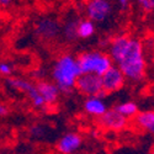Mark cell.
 <instances>
[{"label":"cell","instance_id":"10","mask_svg":"<svg viewBox=\"0 0 154 154\" xmlns=\"http://www.w3.org/2000/svg\"><path fill=\"white\" fill-rule=\"evenodd\" d=\"M130 40L131 37H128L126 35H121V36H116L113 40L110 42V46H109V56L110 58L112 59V62L115 64H117L123 54L126 53V51L128 48V43H130Z\"/></svg>","mask_w":154,"mask_h":154},{"label":"cell","instance_id":"4","mask_svg":"<svg viewBox=\"0 0 154 154\" xmlns=\"http://www.w3.org/2000/svg\"><path fill=\"white\" fill-rule=\"evenodd\" d=\"M75 89L80 94L85 96H99V97H105L107 94L102 90V84H101V76L96 74L90 73H83L80 76L76 79Z\"/></svg>","mask_w":154,"mask_h":154},{"label":"cell","instance_id":"12","mask_svg":"<svg viewBox=\"0 0 154 154\" xmlns=\"http://www.w3.org/2000/svg\"><path fill=\"white\" fill-rule=\"evenodd\" d=\"M82 143V137L76 133H68L66 136H63L62 139L58 142V150L63 154H69L74 152L75 149H78Z\"/></svg>","mask_w":154,"mask_h":154},{"label":"cell","instance_id":"5","mask_svg":"<svg viewBox=\"0 0 154 154\" xmlns=\"http://www.w3.org/2000/svg\"><path fill=\"white\" fill-rule=\"evenodd\" d=\"M8 84L12 88L15 89V90H19V91H22L25 93L31 100L32 105L35 107H38V109H43L46 107V102L45 100L42 99V96L40 95L37 90V86L36 84L26 80V79H22V78H14V76H10L8 78Z\"/></svg>","mask_w":154,"mask_h":154},{"label":"cell","instance_id":"13","mask_svg":"<svg viewBox=\"0 0 154 154\" xmlns=\"http://www.w3.org/2000/svg\"><path fill=\"white\" fill-rule=\"evenodd\" d=\"M84 109L88 113L94 115V116H97V117L101 116L107 110L105 102L99 96H89L84 102Z\"/></svg>","mask_w":154,"mask_h":154},{"label":"cell","instance_id":"25","mask_svg":"<svg viewBox=\"0 0 154 154\" xmlns=\"http://www.w3.org/2000/svg\"><path fill=\"white\" fill-rule=\"evenodd\" d=\"M153 154H154V150H153Z\"/></svg>","mask_w":154,"mask_h":154},{"label":"cell","instance_id":"8","mask_svg":"<svg viewBox=\"0 0 154 154\" xmlns=\"http://www.w3.org/2000/svg\"><path fill=\"white\" fill-rule=\"evenodd\" d=\"M99 125L107 130L120 131L127 126V117H125L115 109L106 110L101 116H99Z\"/></svg>","mask_w":154,"mask_h":154},{"label":"cell","instance_id":"14","mask_svg":"<svg viewBox=\"0 0 154 154\" xmlns=\"http://www.w3.org/2000/svg\"><path fill=\"white\" fill-rule=\"evenodd\" d=\"M136 123L148 132L154 133V111L138 112L136 115Z\"/></svg>","mask_w":154,"mask_h":154},{"label":"cell","instance_id":"9","mask_svg":"<svg viewBox=\"0 0 154 154\" xmlns=\"http://www.w3.org/2000/svg\"><path fill=\"white\" fill-rule=\"evenodd\" d=\"M36 33L45 40H54L60 33V25L53 19H42L37 22Z\"/></svg>","mask_w":154,"mask_h":154},{"label":"cell","instance_id":"1","mask_svg":"<svg viewBox=\"0 0 154 154\" xmlns=\"http://www.w3.org/2000/svg\"><path fill=\"white\" fill-rule=\"evenodd\" d=\"M125 75V78L130 82H140L147 69V62L143 53V45L137 38H131L128 48L123 54L122 59L116 64Z\"/></svg>","mask_w":154,"mask_h":154},{"label":"cell","instance_id":"7","mask_svg":"<svg viewBox=\"0 0 154 154\" xmlns=\"http://www.w3.org/2000/svg\"><path fill=\"white\" fill-rule=\"evenodd\" d=\"M125 75L120 70L117 66H113L106 70L104 74L101 75V84H102V90L106 94H111L113 91H117L123 86L125 84Z\"/></svg>","mask_w":154,"mask_h":154},{"label":"cell","instance_id":"24","mask_svg":"<svg viewBox=\"0 0 154 154\" xmlns=\"http://www.w3.org/2000/svg\"><path fill=\"white\" fill-rule=\"evenodd\" d=\"M152 63H153V67H154V54H153V59H152Z\"/></svg>","mask_w":154,"mask_h":154},{"label":"cell","instance_id":"15","mask_svg":"<svg viewBox=\"0 0 154 154\" xmlns=\"http://www.w3.org/2000/svg\"><path fill=\"white\" fill-rule=\"evenodd\" d=\"M76 33H78V38H82V40L90 38L95 33V22H93L91 20H89V19L78 21Z\"/></svg>","mask_w":154,"mask_h":154},{"label":"cell","instance_id":"22","mask_svg":"<svg viewBox=\"0 0 154 154\" xmlns=\"http://www.w3.org/2000/svg\"><path fill=\"white\" fill-rule=\"evenodd\" d=\"M6 113H8V109L3 104H0V116H4Z\"/></svg>","mask_w":154,"mask_h":154},{"label":"cell","instance_id":"18","mask_svg":"<svg viewBox=\"0 0 154 154\" xmlns=\"http://www.w3.org/2000/svg\"><path fill=\"white\" fill-rule=\"evenodd\" d=\"M14 68L9 62H2L0 63V74L3 76H11Z\"/></svg>","mask_w":154,"mask_h":154},{"label":"cell","instance_id":"11","mask_svg":"<svg viewBox=\"0 0 154 154\" xmlns=\"http://www.w3.org/2000/svg\"><path fill=\"white\" fill-rule=\"evenodd\" d=\"M37 90L45 100L46 105H52L58 100L59 96V89L53 82H47V80H40L36 83Z\"/></svg>","mask_w":154,"mask_h":154},{"label":"cell","instance_id":"20","mask_svg":"<svg viewBox=\"0 0 154 154\" xmlns=\"http://www.w3.org/2000/svg\"><path fill=\"white\" fill-rule=\"evenodd\" d=\"M31 134H32L33 137H40V136H42V134H43V128H42L41 126H35V127H32V128H31Z\"/></svg>","mask_w":154,"mask_h":154},{"label":"cell","instance_id":"23","mask_svg":"<svg viewBox=\"0 0 154 154\" xmlns=\"http://www.w3.org/2000/svg\"><path fill=\"white\" fill-rule=\"evenodd\" d=\"M119 4H120L122 8H125V6L128 4V0H119Z\"/></svg>","mask_w":154,"mask_h":154},{"label":"cell","instance_id":"17","mask_svg":"<svg viewBox=\"0 0 154 154\" xmlns=\"http://www.w3.org/2000/svg\"><path fill=\"white\" fill-rule=\"evenodd\" d=\"M76 29H78V21H69L68 23H66V26L63 27V33L68 41H74L78 38Z\"/></svg>","mask_w":154,"mask_h":154},{"label":"cell","instance_id":"21","mask_svg":"<svg viewBox=\"0 0 154 154\" xmlns=\"http://www.w3.org/2000/svg\"><path fill=\"white\" fill-rule=\"evenodd\" d=\"M12 3H14V0H0V9H6Z\"/></svg>","mask_w":154,"mask_h":154},{"label":"cell","instance_id":"16","mask_svg":"<svg viewBox=\"0 0 154 154\" xmlns=\"http://www.w3.org/2000/svg\"><path fill=\"white\" fill-rule=\"evenodd\" d=\"M115 110H117L121 115H123L125 117H131V116H136L138 113V106L132 101H127V102H122V104L117 105L115 107Z\"/></svg>","mask_w":154,"mask_h":154},{"label":"cell","instance_id":"3","mask_svg":"<svg viewBox=\"0 0 154 154\" xmlns=\"http://www.w3.org/2000/svg\"><path fill=\"white\" fill-rule=\"evenodd\" d=\"M78 63L83 73H90L96 75H102L106 70H109L113 62L107 53H104L101 51H89V52H83L78 57Z\"/></svg>","mask_w":154,"mask_h":154},{"label":"cell","instance_id":"2","mask_svg":"<svg viewBox=\"0 0 154 154\" xmlns=\"http://www.w3.org/2000/svg\"><path fill=\"white\" fill-rule=\"evenodd\" d=\"M82 70L76 57L70 53H64L59 56L52 68V79L58 86L59 91L70 93L75 88L76 79L80 76Z\"/></svg>","mask_w":154,"mask_h":154},{"label":"cell","instance_id":"6","mask_svg":"<svg viewBox=\"0 0 154 154\" xmlns=\"http://www.w3.org/2000/svg\"><path fill=\"white\" fill-rule=\"evenodd\" d=\"M86 16L93 22L105 21L112 12L110 0H89L86 4Z\"/></svg>","mask_w":154,"mask_h":154},{"label":"cell","instance_id":"19","mask_svg":"<svg viewBox=\"0 0 154 154\" xmlns=\"http://www.w3.org/2000/svg\"><path fill=\"white\" fill-rule=\"evenodd\" d=\"M138 5L143 11H154V0H138Z\"/></svg>","mask_w":154,"mask_h":154}]
</instances>
